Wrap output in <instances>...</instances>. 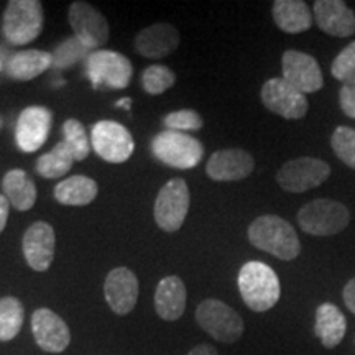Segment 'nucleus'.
<instances>
[{"instance_id":"obj_1","label":"nucleus","mask_w":355,"mask_h":355,"mask_svg":"<svg viewBox=\"0 0 355 355\" xmlns=\"http://www.w3.org/2000/svg\"><path fill=\"white\" fill-rule=\"evenodd\" d=\"M252 245L279 260H295L301 252L298 234L290 222L278 216H260L248 227Z\"/></svg>"},{"instance_id":"obj_2","label":"nucleus","mask_w":355,"mask_h":355,"mask_svg":"<svg viewBox=\"0 0 355 355\" xmlns=\"http://www.w3.org/2000/svg\"><path fill=\"white\" fill-rule=\"evenodd\" d=\"M239 291L243 303L255 313H265L278 303L282 286L272 266L263 261H248L239 272Z\"/></svg>"},{"instance_id":"obj_3","label":"nucleus","mask_w":355,"mask_h":355,"mask_svg":"<svg viewBox=\"0 0 355 355\" xmlns=\"http://www.w3.org/2000/svg\"><path fill=\"white\" fill-rule=\"evenodd\" d=\"M44 24L43 6L38 0H12L3 12L2 33L10 44L24 46L40 37Z\"/></svg>"},{"instance_id":"obj_4","label":"nucleus","mask_w":355,"mask_h":355,"mask_svg":"<svg viewBox=\"0 0 355 355\" xmlns=\"http://www.w3.org/2000/svg\"><path fill=\"white\" fill-rule=\"evenodd\" d=\"M152 152L163 165L178 168V170H191L201 163L204 146L201 141L188 133L165 130L153 139Z\"/></svg>"},{"instance_id":"obj_5","label":"nucleus","mask_w":355,"mask_h":355,"mask_svg":"<svg viewBox=\"0 0 355 355\" xmlns=\"http://www.w3.org/2000/svg\"><path fill=\"white\" fill-rule=\"evenodd\" d=\"M350 222V212L343 202L332 199H316L303 206L298 212L301 230L309 235L326 237L344 230Z\"/></svg>"},{"instance_id":"obj_6","label":"nucleus","mask_w":355,"mask_h":355,"mask_svg":"<svg viewBox=\"0 0 355 355\" xmlns=\"http://www.w3.org/2000/svg\"><path fill=\"white\" fill-rule=\"evenodd\" d=\"M196 321L204 332L224 344H234L243 336V319L237 311L219 300H206L198 306Z\"/></svg>"},{"instance_id":"obj_7","label":"nucleus","mask_w":355,"mask_h":355,"mask_svg":"<svg viewBox=\"0 0 355 355\" xmlns=\"http://www.w3.org/2000/svg\"><path fill=\"white\" fill-rule=\"evenodd\" d=\"M87 78L92 87L125 89L132 81L133 68L130 60L122 53L112 50L92 51L86 60Z\"/></svg>"},{"instance_id":"obj_8","label":"nucleus","mask_w":355,"mask_h":355,"mask_svg":"<svg viewBox=\"0 0 355 355\" xmlns=\"http://www.w3.org/2000/svg\"><path fill=\"white\" fill-rule=\"evenodd\" d=\"M191 204L189 188L184 180L173 178L159 189L155 201L153 216L158 227L166 232H176L184 224Z\"/></svg>"},{"instance_id":"obj_9","label":"nucleus","mask_w":355,"mask_h":355,"mask_svg":"<svg viewBox=\"0 0 355 355\" xmlns=\"http://www.w3.org/2000/svg\"><path fill=\"white\" fill-rule=\"evenodd\" d=\"M91 144L94 152L109 163L127 162L135 150L132 133L114 121L97 122L91 130Z\"/></svg>"},{"instance_id":"obj_10","label":"nucleus","mask_w":355,"mask_h":355,"mask_svg":"<svg viewBox=\"0 0 355 355\" xmlns=\"http://www.w3.org/2000/svg\"><path fill=\"white\" fill-rule=\"evenodd\" d=\"M331 175V166L318 158L301 157L286 162L277 173V181L288 193H304L318 188Z\"/></svg>"},{"instance_id":"obj_11","label":"nucleus","mask_w":355,"mask_h":355,"mask_svg":"<svg viewBox=\"0 0 355 355\" xmlns=\"http://www.w3.org/2000/svg\"><path fill=\"white\" fill-rule=\"evenodd\" d=\"M261 102L270 112L286 119V121H300L308 114L309 104L304 94L298 89L288 84L283 78L268 79L260 92Z\"/></svg>"},{"instance_id":"obj_12","label":"nucleus","mask_w":355,"mask_h":355,"mask_svg":"<svg viewBox=\"0 0 355 355\" xmlns=\"http://www.w3.org/2000/svg\"><path fill=\"white\" fill-rule=\"evenodd\" d=\"M69 25L74 37H78L91 51L101 50L109 42V24L105 17L87 2H73L69 7Z\"/></svg>"},{"instance_id":"obj_13","label":"nucleus","mask_w":355,"mask_h":355,"mask_svg":"<svg viewBox=\"0 0 355 355\" xmlns=\"http://www.w3.org/2000/svg\"><path fill=\"white\" fill-rule=\"evenodd\" d=\"M283 79L301 94H313L324 86L322 71L318 61L303 51L288 50L282 58Z\"/></svg>"},{"instance_id":"obj_14","label":"nucleus","mask_w":355,"mask_h":355,"mask_svg":"<svg viewBox=\"0 0 355 355\" xmlns=\"http://www.w3.org/2000/svg\"><path fill=\"white\" fill-rule=\"evenodd\" d=\"M51 110L43 105H32L21 110L17 119L15 141L24 153L42 148L51 130Z\"/></svg>"},{"instance_id":"obj_15","label":"nucleus","mask_w":355,"mask_h":355,"mask_svg":"<svg viewBox=\"0 0 355 355\" xmlns=\"http://www.w3.org/2000/svg\"><path fill=\"white\" fill-rule=\"evenodd\" d=\"M56 235L53 225L38 220L26 229L21 248L26 263L35 272H46L55 259Z\"/></svg>"},{"instance_id":"obj_16","label":"nucleus","mask_w":355,"mask_h":355,"mask_svg":"<svg viewBox=\"0 0 355 355\" xmlns=\"http://www.w3.org/2000/svg\"><path fill=\"white\" fill-rule=\"evenodd\" d=\"M32 332L38 347L50 354H61L71 343V331L55 311L40 308L32 316Z\"/></svg>"},{"instance_id":"obj_17","label":"nucleus","mask_w":355,"mask_h":355,"mask_svg":"<svg viewBox=\"0 0 355 355\" xmlns=\"http://www.w3.org/2000/svg\"><path fill=\"white\" fill-rule=\"evenodd\" d=\"M104 295L109 308L119 316L132 313L139 300V279L130 268L119 266L110 270L104 283Z\"/></svg>"},{"instance_id":"obj_18","label":"nucleus","mask_w":355,"mask_h":355,"mask_svg":"<svg viewBox=\"0 0 355 355\" xmlns=\"http://www.w3.org/2000/svg\"><path fill=\"white\" fill-rule=\"evenodd\" d=\"M255 162L245 150L229 148L212 153L206 173L214 181H241L254 171Z\"/></svg>"},{"instance_id":"obj_19","label":"nucleus","mask_w":355,"mask_h":355,"mask_svg":"<svg viewBox=\"0 0 355 355\" xmlns=\"http://www.w3.org/2000/svg\"><path fill=\"white\" fill-rule=\"evenodd\" d=\"M314 19L324 33L332 37H350L355 33V13L340 0L314 2Z\"/></svg>"},{"instance_id":"obj_20","label":"nucleus","mask_w":355,"mask_h":355,"mask_svg":"<svg viewBox=\"0 0 355 355\" xmlns=\"http://www.w3.org/2000/svg\"><path fill=\"white\" fill-rule=\"evenodd\" d=\"M180 32L170 24H155L141 30L135 37V50L139 55L159 60L170 56L180 46Z\"/></svg>"},{"instance_id":"obj_21","label":"nucleus","mask_w":355,"mask_h":355,"mask_svg":"<svg viewBox=\"0 0 355 355\" xmlns=\"http://www.w3.org/2000/svg\"><path fill=\"white\" fill-rule=\"evenodd\" d=\"M155 309L165 321H176L186 309V286L180 277H166L158 283L155 293Z\"/></svg>"},{"instance_id":"obj_22","label":"nucleus","mask_w":355,"mask_h":355,"mask_svg":"<svg viewBox=\"0 0 355 355\" xmlns=\"http://www.w3.org/2000/svg\"><path fill=\"white\" fill-rule=\"evenodd\" d=\"M345 331H347V321L343 311L332 303H324L316 309V324L314 332L326 349H334L343 343Z\"/></svg>"},{"instance_id":"obj_23","label":"nucleus","mask_w":355,"mask_h":355,"mask_svg":"<svg viewBox=\"0 0 355 355\" xmlns=\"http://www.w3.org/2000/svg\"><path fill=\"white\" fill-rule=\"evenodd\" d=\"M53 66L51 53L42 50H21L7 61L8 78L15 81H32Z\"/></svg>"},{"instance_id":"obj_24","label":"nucleus","mask_w":355,"mask_h":355,"mask_svg":"<svg viewBox=\"0 0 355 355\" xmlns=\"http://www.w3.org/2000/svg\"><path fill=\"white\" fill-rule=\"evenodd\" d=\"M273 20L286 33H301L311 28L313 15L303 0H277L272 7Z\"/></svg>"},{"instance_id":"obj_25","label":"nucleus","mask_w":355,"mask_h":355,"mask_svg":"<svg viewBox=\"0 0 355 355\" xmlns=\"http://www.w3.org/2000/svg\"><path fill=\"white\" fill-rule=\"evenodd\" d=\"M3 196L8 199L10 206L17 211H28L32 209L37 202V186L35 181L24 170L15 168L3 176L2 181Z\"/></svg>"},{"instance_id":"obj_26","label":"nucleus","mask_w":355,"mask_h":355,"mask_svg":"<svg viewBox=\"0 0 355 355\" xmlns=\"http://www.w3.org/2000/svg\"><path fill=\"white\" fill-rule=\"evenodd\" d=\"M99 193V186L92 178L76 175L60 181L55 188V199L64 206H87Z\"/></svg>"},{"instance_id":"obj_27","label":"nucleus","mask_w":355,"mask_h":355,"mask_svg":"<svg viewBox=\"0 0 355 355\" xmlns=\"http://www.w3.org/2000/svg\"><path fill=\"white\" fill-rule=\"evenodd\" d=\"M74 155L71 153L69 146L66 145V141H60L51 148V152L42 155L37 159V173L42 178L46 180H55V178H61L73 168Z\"/></svg>"},{"instance_id":"obj_28","label":"nucleus","mask_w":355,"mask_h":355,"mask_svg":"<svg viewBox=\"0 0 355 355\" xmlns=\"http://www.w3.org/2000/svg\"><path fill=\"white\" fill-rule=\"evenodd\" d=\"M24 306L13 296L0 300V343L15 339L24 326Z\"/></svg>"},{"instance_id":"obj_29","label":"nucleus","mask_w":355,"mask_h":355,"mask_svg":"<svg viewBox=\"0 0 355 355\" xmlns=\"http://www.w3.org/2000/svg\"><path fill=\"white\" fill-rule=\"evenodd\" d=\"M91 50L84 44L78 37L66 38L63 43L56 46V50L51 53L53 56V68L55 69H66L71 68L73 64L79 63L81 60H87L91 55Z\"/></svg>"},{"instance_id":"obj_30","label":"nucleus","mask_w":355,"mask_h":355,"mask_svg":"<svg viewBox=\"0 0 355 355\" xmlns=\"http://www.w3.org/2000/svg\"><path fill=\"white\" fill-rule=\"evenodd\" d=\"M176 83V74L173 69L163 64H152L148 66L141 74V86H144L145 92L152 96L163 94L168 89L173 87Z\"/></svg>"},{"instance_id":"obj_31","label":"nucleus","mask_w":355,"mask_h":355,"mask_svg":"<svg viewBox=\"0 0 355 355\" xmlns=\"http://www.w3.org/2000/svg\"><path fill=\"white\" fill-rule=\"evenodd\" d=\"M63 135L66 145L69 146L71 153L74 155L76 162H83L91 153V144H89L86 128L76 119H68L63 125Z\"/></svg>"},{"instance_id":"obj_32","label":"nucleus","mask_w":355,"mask_h":355,"mask_svg":"<svg viewBox=\"0 0 355 355\" xmlns=\"http://www.w3.org/2000/svg\"><path fill=\"white\" fill-rule=\"evenodd\" d=\"M332 150L337 158L355 170V130L350 127H337L331 139Z\"/></svg>"},{"instance_id":"obj_33","label":"nucleus","mask_w":355,"mask_h":355,"mask_svg":"<svg viewBox=\"0 0 355 355\" xmlns=\"http://www.w3.org/2000/svg\"><path fill=\"white\" fill-rule=\"evenodd\" d=\"M163 123L166 125V130H175V132H194L199 130L202 127V117L196 110L183 109V110H175L170 112L163 119Z\"/></svg>"},{"instance_id":"obj_34","label":"nucleus","mask_w":355,"mask_h":355,"mask_svg":"<svg viewBox=\"0 0 355 355\" xmlns=\"http://www.w3.org/2000/svg\"><path fill=\"white\" fill-rule=\"evenodd\" d=\"M331 73L337 81L343 83L355 76V42L347 44V46L336 56V60L332 61Z\"/></svg>"},{"instance_id":"obj_35","label":"nucleus","mask_w":355,"mask_h":355,"mask_svg":"<svg viewBox=\"0 0 355 355\" xmlns=\"http://www.w3.org/2000/svg\"><path fill=\"white\" fill-rule=\"evenodd\" d=\"M339 102L344 114L350 119H355V76L344 83L343 89H340Z\"/></svg>"},{"instance_id":"obj_36","label":"nucleus","mask_w":355,"mask_h":355,"mask_svg":"<svg viewBox=\"0 0 355 355\" xmlns=\"http://www.w3.org/2000/svg\"><path fill=\"white\" fill-rule=\"evenodd\" d=\"M344 303L347 308L355 314V278L350 279L347 285L344 286Z\"/></svg>"},{"instance_id":"obj_37","label":"nucleus","mask_w":355,"mask_h":355,"mask_svg":"<svg viewBox=\"0 0 355 355\" xmlns=\"http://www.w3.org/2000/svg\"><path fill=\"white\" fill-rule=\"evenodd\" d=\"M8 211H10V202H8V199L3 194H0V234L3 232L7 225Z\"/></svg>"},{"instance_id":"obj_38","label":"nucleus","mask_w":355,"mask_h":355,"mask_svg":"<svg viewBox=\"0 0 355 355\" xmlns=\"http://www.w3.org/2000/svg\"><path fill=\"white\" fill-rule=\"evenodd\" d=\"M186 355H219V352H217L216 347H212L209 344H201L196 345L193 350H189Z\"/></svg>"},{"instance_id":"obj_39","label":"nucleus","mask_w":355,"mask_h":355,"mask_svg":"<svg viewBox=\"0 0 355 355\" xmlns=\"http://www.w3.org/2000/svg\"><path fill=\"white\" fill-rule=\"evenodd\" d=\"M115 105H117V107H123V109L128 110V109H130V105H132V99H130V97H123V99L115 102Z\"/></svg>"},{"instance_id":"obj_40","label":"nucleus","mask_w":355,"mask_h":355,"mask_svg":"<svg viewBox=\"0 0 355 355\" xmlns=\"http://www.w3.org/2000/svg\"><path fill=\"white\" fill-rule=\"evenodd\" d=\"M0 71H2V60H0Z\"/></svg>"},{"instance_id":"obj_41","label":"nucleus","mask_w":355,"mask_h":355,"mask_svg":"<svg viewBox=\"0 0 355 355\" xmlns=\"http://www.w3.org/2000/svg\"><path fill=\"white\" fill-rule=\"evenodd\" d=\"M0 128H2V119H0Z\"/></svg>"}]
</instances>
